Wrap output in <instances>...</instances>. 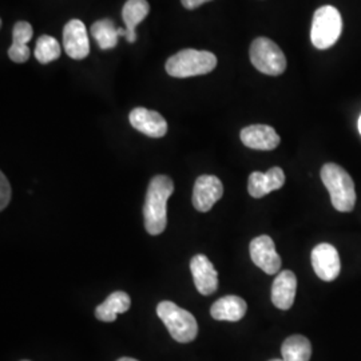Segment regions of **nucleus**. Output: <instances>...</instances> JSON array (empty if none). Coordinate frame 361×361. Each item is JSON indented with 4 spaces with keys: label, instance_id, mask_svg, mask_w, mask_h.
Masks as SVG:
<instances>
[{
    "label": "nucleus",
    "instance_id": "1",
    "mask_svg": "<svg viewBox=\"0 0 361 361\" xmlns=\"http://www.w3.org/2000/svg\"><path fill=\"white\" fill-rule=\"evenodd\" d=\"M174 192V183L168 176H155L150 180L143 207L145 228L149 234L158 235L168 225V200Z\"/></svg>",
    "mask_w": 361,
    "mask_h": 361
},
{
    "label": "nucleus",
    "instance_id": "2",
    "mask_svg": "<svg viewBox=\"0 0 361 361\" xmlns=\"http://www.w3.org/2000/svg\"><path fill=\"white\" fill-rule=\"evenodd\" d=\"M322 180L331 194V201L336 210L349 213L355 209V182L344 169L336 164H326L322 169Z\"/></svg>",
    "mask_w": 361,
    "mask_h": 361
},
{
    "label": "nucleus",
    "instance_id": "3",
    "mask_svg": "<svg viewBox=\"0 0 361 361\" xmlns=\"http://www.w3.org/2000/svg\"><path fill=\"white\" fill-rule=\"evenodd\" d=\"M216 66L217 58L213 52L188 49L170 56L165 68L170 77L189 78L209 74Z\"/></svg>",
    "mask_w": 361,
    "mask_h": 361
},
{
    "label": "nucleus",
    "instance_id": "4",
    "mask_svg": "<svg viewBox=\"0 0 361 361\" xmlns=\"http://www.w3.org/2000/svg\"><path fill=\"white\" fill-rule=\"evenodd\" d=\"M157 314L168 328L170 336L180 344L193 341L198 335V323L193 314L171 301H161L157 307Z\"/></svg>",
    "mask_w": 361,
    "mask_h": 361
},
{
    "label": "nucleus",
    "instance_id": "5",
    "mask_svg": "<svg viewBox=\"0 0 361 361\" xmlns=\"http://www.w3.org/2000/svg\"><path fill=\"white\" fill-rule=\"evenodd\" d=\"M343 20L338 10L332 6H324L313 15L310 40L319 50L332 47L341 35Z\"/></svg>",
    "mask_w": 361,
    "mask_h": 361
},
{
    "label": "nucleus",
    "instance_id": "6",
    "mask_svg": "<svg viewBox=\"0 0 361 361\" xmlns=\"http://www.w3.org/2000/svg\"><path fill=\"white\" fill-rule=\"evenodd\" d=\"M250 62L259 73L277 77L286 70V58L283 50L268 38H257L250 46Z\"/></svg>",
    "mask_w": 361,
    "mask_h": 361
},
{
    "label": "nucleus",
    "instance_id": "7",
    "mask_svg": "<svg viewBox=\"0 0 361 361\" xmlns=\"http://www.w3.org/2000/svg\"><path fill=\"white\" fill-rule=\"evenodd\" d=\"M312 267L314 273L323 281H334L341 271L340 256L336 247L331 244H320L312 250Z\"/></svg>",
    "mask_w": 361,
    "mask_h": 361
},
{
    "label": "nucleus",
    "instance_id": "8",
    "mask_svg": "<svg viewBox=\"0 0 361 361\" xmlns=\"http://www.w3.org/2000/svg\"><path fill=\"white\" fill-rule=\"evenodd\" d=\"M252 261L267 274H276L281 269V257L269 235H258L249 246Z\"/></svg>",
    "mask_w": 361,
    "mask_h": 361
},
{
    "label": "nucleus",
    "instance_id": "9",
    "mask_svg": "<svg viewBox=\"0 0 361 361\" xmlns=\"http://www.w3.org/2000/svg\"><path fill=\"white\" fill-rule=\"evenodd\" d=\"M222 194L224 186L219 177L201 176L194 183L193 207L201 213H207L222 198Z\"/></svg>",
    "mask_w": 361,
    "mask_h": 361
},
{
    "label": "nucleus",
    "instance_id": "10",
    "mask_svg": "<svg viewBox=\"0 0 361 361\" xmlns=\"http://www.w3.org/2000/svg\"><path fill=\"white\" fill-rule=\"evenodd\" d=\"M190 271L193 276L194 285L201 295L210 296L217 290L219 273L205 255H197L192 258Z\"/></svg>",
    "mask_w": 361,
    "mask_h": 361
},
{
    "label": "nucleus",
    "instance_id": "11",
    "mask_svg": "<svg viewBox=\"0 0 361 361\" xmlns=\"http://www.w3.org/2000/svg\"><path fill=\"white\" fill-rule=\"evenodd\" d=\"M131 126L152 138H162L168 133V122L158 111L145 107L134 109L129 116Z\"/></svg>",
    "mask_w": 361,
    "mask_h": 361
},
{
    "label": "nucleus",
    "instance_id": "12",
    "mask_svg": "<svg viewBox=\"0 0 361 361\" xmlns=\"http://www.w3.org/2000/svg\"><path fill=\"white\" fill-rule=\"evenodd\" d=\"M63 47L73 59H85L90 52L86 26L79 19L70 20L63 28Z\"/></svg>",
    "mask_w": 361,
    "mask_h": 361
},
{
    "label": "nucleus",
    "instance_id": "13",
    "mask_svg": "<svg viewBox=\"0 0 361 361\" xmlns=\"http://www.w3.org/2000/svg\"><path fill=\"white\" fill-rule=\"evenodd\" d=\"M285 174L281 168H271L267 173L253 171L249 176L247 192L253 198H262L267 194L284 186Z\"/></svg>",
    "mask_w": 361,
    "mask_h": 361
},
{
    "label": "nucleus",
    "instance_id": "14",
    "mask_svg": "<svg viewBox=\"0 0 361 361\" xmlns=\"http://www.w3.org/2000/svg\"><path fill=\"white\" fill-rule=\"evenodd\" d=\"M241 141L253 150L269 152L280 145V135L268 125H252L241 130Z\"/></svg>",
    "mask_w": 361,
    "mask_h": 361
},
{
    "label": "nucleus",
    "instance_id": "15",
    "mask_svg": "<svg viewBox=\"0 0 361 361\" xmlns=\"http://www.w3.org/2000/svg\"><path fill=\"white\" fill-rule=\"evenodd\" d=\"M297 290V279L290 271H280L271 286V301L276 308L288 310L295 302Z\"/></svg>",
    "mask_w": 361,
    "mask_h": 361
},
{
    "label": "nucleus",
    "instance_id": "16",
    "mask_svg": "<svg viewBox=\"0 0 361 361\" xmlns=\"http://www.w3.org/2000/svg\"><path fill=\"white\" fill-rule=\"evenodd\" d=\"M246 310L247 305L244 298L238 296H225L221 297L212 305L210 314L214 320L219 322L237 323L245 316Z\"/></svg>",
    "mask_w": 361,
    "mask_h": 361
},
{
    "label": "nucleus",
    "instance_id": "17",
    "mask_svg": "<svg viewBox=\"0 0 361 361\" xmlns=\"http://www.w3.org/2000/svg\"><path fill=\"white\" fill-rule=\"evenodd\" d=\"M130 305H131V298L129 295L126 292L118 290L111 293L102 304L97 307L95 317L104 323H113L116 322L118 314L125 313L130 310Z\"/></svg>",
    "mask_w": 361,
    "mask_h": 361
},
{
    "label": "nucleus",
    "instance_id": "18",
    "mask_svg": "<svg viewBox=\"0 0 361 361\" xmlns=\"http://www.w3.org/2000/svg\"><path fill=\"white\" fill-rule=\"evenodd\" d=\"M150 6L146 0H128L122 10V18L126 26V37L129 43H134L137 40L135 28L142 22L143 19L149 15Z\"/></svg>",
    "mask_w": 361,
    "mask_h": 361
},
{
    "label": "nucleus",
    "instance_id": "19",
    "mask_svg": "<svg viewBox=\"0 0 361 361\" xmlns=\"http://www.w3.org/2000/svg\"><path fill=\"white\" fill-rule=\"evenodd\" d=\"M32 27L27 22H18L13 27V44L8 49V56L15 63H25L28 61L31 51L27 43L32 38Z\"/></svg>",
    "mask_w": 361,
    "mask_h": 361
},
{
    "label": "nucleus",
    "instance_id": "20",
    "mask_svg": "<svg viewBox=\"0 0 361 361\" xmlns=\"http://www.w3.org/2000/svg\"><path fill=\"white\" fill-rule=\"evenodd\" d=\"M281 353L285 361H310L312 345L310 340L304 336H290L283 343Z\"/></svg>",
    "mask_w": 361,
    "mask_h": 361
},
{
    "label": "nucleus",
    "instance_id": "21",
    "mask_svg": "<svg viewBox=\"0 0 361 361\" xmlns=\"http://www.w3.org/2000/svg\"><path fill=\"white\" fill-rule=\"evenodd\" d=\"M91 35L102 50H111L116 47L121 32L113 20L102 19L91 26Z\"/></svg>",
    "mask_w": 361,
    "mask_h": 361
},
{
    "label": "nucleus",
    "instance_id": "22",
    "mask_svg": "<svg viewBox=\"0 0 361 361\" xmlns=\"http://www.w3.org/2000/svg\"><path fill=\"white\" fill-rule=\"evenodd\" d=\"M61 56V46L59 42L50 35H42L37 40L35 46V58L37 61L46 65Z\"/></svg>",
    "mask_w": 361,
    "mask_h": 361
},
{
    "label": "nucleus",
    "instance_id": "23",
    "mask_svg": "<svg viewBox=\"0 0 361 361\" xmlns=\"http://www.w3.org/2000/svg\"><path fill=\"white\" fill-rule=\"evenodd\" d=\"M10 200H11V186L4 173H1L0 174V210L1 212L8 207Z\"/></svg>",
    "mask_w": 361,
    "mask_h": 361
},
{
    "label": "nucleus",
    "instance_id": "24",
    "mask_svg": "<svg viewBox=\"0 0 361 361\" xmlns=\"http://www.w3.org/2000/svg\"><path fill=\"white\" fill-rule=\"evenodd\" d=\"M207 1H212V0H180L182 6H183L186 10H194V8H198L200 6L205 4Z\"/></svg>",
    "mask_w": 361,
    "mask_h": 361
},
{
    "label": "nucleus",
    "instance_id": "25",
    "mask_svg": "<svg viewBox=\"0 0 361 361\" xmlns=\"http://www.w3.org/2000/svg\"><path fill=\"white\" fill-rule=\"evenodd\" d=\"M116 361H138L137 359H133V357H121Z\"/></svg>",
    "mask_w": 361,
    "mask_h": 361
},
{
    "label": "nucleus",
    "instance_id": "26",
    "mask_svg": "<svg viewBox=\"0 0 361 361\" xmlns=\"http://www.w3.org/2000/svg\"><path fill=\"white\" fill-rule=\"evenodd\" d=\"M359 130H360V134H361V116H360V119H359Z\"/></svg>",
    "mask_w": 361,
    "mask_h": 361
},
{
    "label": "nucleus",
    "instance_id": "27",
    "mask_svg": "<svg viewBox=\"0 0 361 361\" xmlns=\"http://www.w3.org/2000/svg\"><path fill=\"white\" fill-rule=\"evenodd\" d=\"M269 361H285L284 359H273V360Z\"/></svg>",
    "mask_w": 361,
    "mask_h": 361
},
{
    "label": "nucleus",
    "instance_id": "28",
    "mask_svg": "<svg viewBox=\"0 0 361 361\" xmlns=\"http://www.w3.org/2000/svg\"><path fill=\"white\" fill-rule=\"evenodd\" d=\"M23 361H28V360H23Z\"/></svg>",
    "mask_w": 361,
    "mask_h": 361
}]
</instances>
